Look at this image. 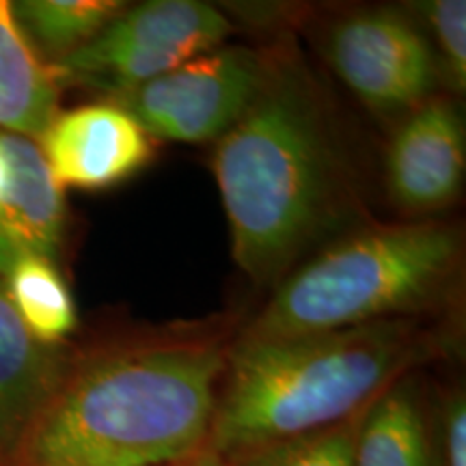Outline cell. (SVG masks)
<instances>
[{
	"mask_svg": "<svg viewBox=\"0 0 466 466\" xmlns=\"http://www.w3.org/2000/svg\"><path fill=\"white\" fill-rule=\"evenodd\" d=\"M229 343L165 337L78 354L3 466H167L206 450Z\"/></svg>",
	"mask_w": 466,
	"mask_h": 466,
	"instance_id": "6da1fadb",
	"label": "cell"
},
{
	"mask_svg": "<svg viewBox=\"0 0 466 466\" xmlns=\"http://www.w3.org/2000/svg\"><path fill=\"white\" fill-rule=\"evenodd\" d=\"M231 255L258 285H279L339 212L341 173L319 100L289 58H270L259 96L212 158Z\"/></svg>",
	"mask_w": 466,
	"mask_h": 466,
	"instance_id": "7a4b0ae2",
	"label": "cell"
},
{
	"mask_svg": "<svg viewBox=\"0 0 466 466\" xmlns=\"http://www.w3.org/2000/svg\"><path fill=\"white\" fill-rule=\"evenodd\" d=\"M423 354L406 318L333 333L238 339L227 352L208 450L229 458L363 412Z\"/></svg>",
	"mask_w": 466,
	"mask_h": 466,
	"instance_id": "3957f363",
	"label": "cell"
},
{
	"mask_svg": "<svg viewBox=\"0 0 466 466\" xmlns=\"http://www.w3.org/2000/svg\"><path fill=\"white\" fill-rule=\"evenodd\" d=\"M458 255V231L436 220L359 231L291 270L240 339H285L400 319L436 299Z\"/></svg>",
	"mask_w": 466,
	"mask_h": 466,
	"instance_id": "277c9868",
	"label": "cell"
},
{
	"mask_svg": "<svg viewBox=\"0 0 466 466\" xmlns=\"http://www.w3.org/2000/svg\"><path fill=\"white\" fill-rule=\"evenodd\" d=\"M231 28L223 11L201 0H149L126 7L55 72L58 83H80L113 100L223 46Z\"/></svg>",
	"mask_w": 466,
	"mask_h": 466,
	"instance_id": "5b68a950",
	"label": "cell"
},
{
	"mask_svg": "<svg viewBox=\"0 0 466 466\" xmlns=\"http://www.w3.org/2000/svg\"><path fill=\"white\" fill-rule=\"evenodd\" d=\"M268 69L270 56L247 46H218L113 102L124 106L151 138L218 141L259 96Z\"/></svg>",
	"mask_w": 466,
	"mask_h": 466,
	"instance_id": "8992f818",
	"label": "cell"
},
{
	"mask_svg": "<svg viewBox=\"0 0 466 466\" xmlns=\"http://www.w3.org/2000/svg\"><path fill=\"white\" fill-rule=\"evenodd\" d=\"M329 58L348 89L376 113H410L428 100L434 83L428 39L389 9L363 11L335 25Z\"/></svg>",
	"mask_w": 466,
	"mask_h": 466,
	"instance_id": "52a82bcc",
	"label": "cell"
},
{
	"mask_svg": "<svg viewBox=\"0 0 466 466\" xmlns=\"http://www.w3.org/2000/svg\"><path fill=\"white\" fill-rule=\"evenodd\" d=\"M39 149L61 188L106 190L147 168L154 138L113 100L58 110Z\"/></svg>",
	"mask_w": 466,
	"mask_h": 466,
	"instance_id": "ba28073f",
	"label": "cell"
},
{
	"mask_svg": "<svg viewBox=\"0 0 466 466\" xmlns=\"http://www.w3.org/2000/svg\"><path fill=\"white\" fill-rule=\"evenodd\" d=\"M464 171V124L456 104L434 97L410 110L387 154V184L393 201L415 214L447 208L462 188Z\"/></svg>",
	"mask_w": 466,
	"mask_h": 466,
	"instance_id": "9c48e42d",
	"label": "cell"
},
{
	"mask_svg": "<svg viewBox=\"0 0 466 466\" xmlns=\"http://www.w3.org/2000/svg\"><path fill=\"white\" fill-rule=\"evenodd\" d=\"M9 179L0 197V279L17 259H56L66 229L63 188L31 138L0 132Z\"/></svg>",
	"mask_w": 466,
	"mask_h": 466,
	"instance_id": "30bf717a",
	"label": "cell"
},
{
	"mask_svg": "<svg viewBox=\"0 0 466 466\" xmlns=\"http://www.w3.org/2000/svg\"><path fill=\"white\" fill-rule=\"evenodd\" d=\"M74 354L28 333L0 281V466L52 398Z\"/></svg>",
	"mask_w": 466,
	"mask_h": 466,
	"instance_id": "8fae6325",
	"label": "cell"
},
{
	"mask_svg": "<svg viewBox=\"0 0 466 466\" xmlns=\"http://www.w3.org/2000/svg\"><path fill=\"white\" fill-rule=\"evenodd\" d=\"M61 83L17 25L11 3L0 0V130L39 137L58 113Z\"/></svg>",
	"mask_w": 466,
	"mask_h": 466,
	"instance_id": "7c38bea8",
	"label": "cell"
},
{
	"mask_svg": "<svg viewBox=\"0 0 466 466\" xmlns=\"http://www.w3.org/2000/svg\"><path fill=\"white\" fill-rule=\"evenodd\" d=\"M354 466H436L432 423L415 382H398L371 401L360 419Z\"/></svg>",
	"mask_w": 466,
	"mask_h": 466,
	"instance_id": "4fadbf2b",
	"label": "cell"
},
{
	"mask_svg": "<svg viewBox=\"0 0 466 466\" xmlns=\"http://www.w3.org/2000/svg\"><path fill=\"white\" fill-rule=\"evenodd\" d=\"M127 7L119 0H20L11 3L22 33L56 67L100 35Z\"/></svg>",
	"mask_w": 466,
	"mask_h": 466,
	"instance_id": "5bb4252c",
	"label": "cell"
},
{
	"mask_svg": "<svg viewBox=\"0 0 466 466\" xmlns=\"http://www.w3.org/2000/svg\"><path fill=\"white\" fill-rule=\"evenodd\" d=\"M5 294L35 339L46 346H63L74 333L78 316L66 279L52 259L28 255L5 272Z\"/></svg>",
	"mask_w": 466,
	"mask_h": 466,
	"instance_id": "9a60e30c",
	"label": "cell"
},
{
	"mask_svg": "<svg viewBox=\"0 0 466 466\" xmlns=\"http://www.w3.org/2000/svg\"><path fill=\"white\" fill-rule=\"evenodd\" d=\"M365 410L330 428L233 453L225 458L227 466H354L357 434Z\"/></svg>",
	"mask_w": 466,
	"mask_h": 466,
	"instance_id": "2e32d148",
	"label": "cell"
},
{
	"mask_svg": "<svg viewBox=\"0 0 466 466\" xmlns=\"http://www.w3.org/2000/svg\"><path fill=\"white\" fill-rule=\"evenodd\" d=\"M425 20L441 55L442 74L453 91L466 85V3L464 0H432L423 5Z\"/></svg>",
	"mask_w": 466,
	"mask_h": 466,
	"instance_id": "e0dca14e",
	"label": "cell"
},
{
	"mask_svg": "<svg viewBox=\"0 0 466 466\" xmlns=\"http://www.w3.org/2000/svg\"><path fill=\"white\" fill-rule=\"evenodd\" d=\"M436 466H466V400L464 391L447 395L432 425Z\"/></svg>",
	"mask_w": 466,
	"mask_h": 466,
	"instance_id": "ac0fdd59",
	"label": "cell"
},
{
	"mask_svg": "<svg viewBox=\"0 0 466 466\" xmlns=\"http://www.w3.org/2000/svg\"><path fill=\"white\" fill-rule=\"evenodd\" d=\"M167 466H227V460L220 458L218 453L209 451L208 447H206V450L197 451L195 456L184 458V460H177V462L167 464Z\"/></svg>",
	"mask_w": 466,
	"mask_h": 466,
	"instance_id": "d6986e66",
	"label": "cell"
},
{
	"mask_svg": "<svg viewBox=\"0 0 466 466\" xmlns=\"http://www.w3.org/2000/svg\"><path fill=\"white\" fill-rule=\"evenodd\" d=\"M9 179V167H7V158H5L3 149H0V197H3L5 186H7Z\"/></svg>",
	"mask_w": 466,
	"mask_h": 466,
	"instance_id": "ffe728a7",
	"label": "cell"
}]
</instances>
